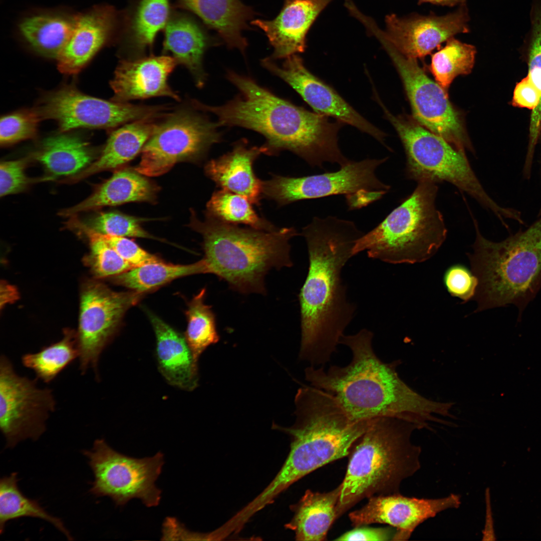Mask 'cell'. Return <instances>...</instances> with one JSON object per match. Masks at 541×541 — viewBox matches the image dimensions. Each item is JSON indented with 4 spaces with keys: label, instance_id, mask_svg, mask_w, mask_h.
<instances>
[{
    "label": "cell",
    "instance_id": "6da1fadb",
    "mask_svg": "<svg viewBox=\"0 0 541 541\" xmlns=\"http://www.w3.org/2000/svg\"><path fill=\"white\" fill-rule=\"evenodd\" d=\"M364 233L354 222L332 216L314 217L302 229L309 266L299 295L300 358L312 366L330 361L354 316L355 306L347 300L341 272Z\"/></svg>",
    "mask_w": 541,
    "mask_h": 541
},
{
    "label": "cell",
    "instance_id": "7a4b0ae2",
    "mask_svg": "<svg viewBox=\"0 0 541 541\" xmlns=\"http://www.w3.org/2000/svg\"><path fill=\"white\" fill-rule=\"evenodd\" d=\"M373 333L363 329L352 335L343 334L339 344L352 352L345 367H307L306 379L310 385L333 396L353 419L380 417L398 418L413 423L419 429L430 422L446 424L441 417H451L452 402L436 401L415 391L399 377L400 360L382 361L372 347Z\"/></svg>",
    "mask_w": 541,
    "mask_h": 541
},
{
    "label": "cell",
    "instance_id": "3957f363",
    "mask_svg": "<svg viewBox=\"0 0 541 541\" xmlns=\"http://www.w3.org/2000/svg\"><path fill=\"white\" fill-rule=\"evenodd\" d=\"M226 77L240 92L233 99L217 106L192 101L195 108L214 114L219 127L253 130L264 137L266 154L289 150L313 167L323 168L325 162L342 167L350 162L338 144L343 123L280 98L249 77L230 70Z\"/></svg>",
    "mask_w": 541,
    "mask_h": 541
},
{
    "label": "cell",
    "instance_id": "277c9868",
    "mask_svg": "<svg viewBox=\"0 0 541 541\" xmlns=\"http://www.w3.org/2000/svg\"><path fill=\"white\" fill-rule=\"evenodd\" d=\"M295 401V424L288 428L274 425L291 437L290 450L276 476L251 501L257 510L308 474L348 456L375 419H352L333 396L311 385L300 388Z\"/></svg>",
    "mask_w": 541,
    "mask_h": 541
},
{
    "label": "cell",
    "instance_id": "5b68a950",
    "mask_svg": "<svg viewBox=\"0 0 541 541\" xmlns=\"http://www.w3.org/2000/svg\"><path fill=\"white\" fill-rule=\"evenodd\" d=\"M191 225L203 237V274L216 276L239 294L266 295L268 272L293 265L290 240L299 234L293 227L263 231L207 214L204 221L193 216Z\"/></svg>",
    "mask_w": 541,
    "mask_h": 541
},
{
    "label": "cell",
    "instance_id": "8992f818",
    "mask_svg": "<svg viewBox=\"0 0 541 541\" xmlns=\"http://www.w3.org/2000/svg\"><path fill=\"white\" fill-rule=\"evenodd\" d=\"M418 429L396 418H375L348 456L337 518L363 499L400 493L401 482L420 468L421 448L411 441Z\"/></svg>",
    "mask_w": 541,
    "mask_h": 541
},
{
    "label": "cell",
    "instance_id": "52a82bcc",
    "mask_svg": "<svg viewBox=\"0 0 541 541\" xmlns=\"http://www.w3.org/2000/svg\"><path fill=\"white\" fill-rule=\"evenodd\" d=\"M474 223L476 238L468 257L478 282L476 312L513 305L520 318L541 288V215L499 242L485 238Z\"/></svg>",
    "mask_w": 541,
    "mask_h": 541
},
{
    "label": "cell",
    "instance_id": "ba28073f",
    "mask_svg": "<svg viewBox=\"0 0 541 541\" xmlns=\"http://www.w3.org/2000/svg\"><path fill=\"white\" fill-rule=\"evenodd\" d=\"M437 183L418 181L411 195L356 241L353 255L366 250L369 257L394 264L420 262L432 256L447 234L435 205Z\"/></svg>",
    "mask_w": 541,
    "mask_h": 541
},
{
    "label": "cell",
    "instance_id": "9c48e42d",
    "mask_svg": "<svg viewBox=\"0 0 541 541\" xmlns=\"http://www.w3.org/2000/svg\"><path fill=\"white\" fill-rule=\"evenodd\" d=\"M378 103L403 145L406 157L405 172L408 179L417 182L428 180L436 183L446 181L451 183L493 212L505 227L508 226L505 219H519V211L500 206L487 194L471 167L465 152L425 129L411 117L392 114L381 100Z\"/></svg>",
    "mask_w": 541,
    "mask_h": 541
},
{
    "label": "cell",
    "instance_id": "30bf717a",
    "mask_svg": "<svg viewBox=\"0 0 541 541\" xmlns=\"http://www.w3.org/2000/svg\"><path fill=\"white\" fill-rule=\"evenodd\" d=\"M351 160L335 172L303 177L273 175L262 181V196L280 206L304 200L345 195L350 209H359L381 198L390 186L378 178L377 168L388 159Z\"/></svg>",
    "mask_w": 541,
    "mask_h": 541
},
{
    "label": "cell",
    "instance_id": "8fae6325",
    "mask_svg": "<svg viewBox=\"0 0 541 541\" xmlns=\"http://www.w3.org/2000/svg\"><path fill=\"white\" fill-rule=\"evenodd\" d=\"M83 454L94 475L90 489L93 494L108 496L118 506L135 498L147 507L159 504L161 490L155 481L164 463L162 453L135 458L114 450L104 439H98L92 448L84 450Z\"/></svg>",
    "mask_w": 541,
    "mask_h": 541
},
{
    "label": "cell",
    "instance_id": "7c38bea8",
    "mask_svg": "<svg viewBox=\"0 0 541 541\" xmlns=\"http://www.w3.org/2000/svg\"><path fill=\"white\" fill-rule=\"evenodd\" d=\"M376 37L401 78L415 120L457 149L473 152L462 114L452 105L447 91L427 76L416 59L401 54L382 35Z\"/></svg>",
    "mask_w": 541,
    "mask_h": 541
},
{
    "label": "cell",
    "instance_id": "4fadbf2b",
    "mask_svg": "<svg viewBox=\"0 0 541 541\" xmlns=\"http://www.w3.org/2000/svg\"><path fill=\"white\" fill-rule=\"evenodd\" d=\"M218 127L217 123L188 110L171 114L156 125L135 170L143 175L157 176L178 162L200 159L221 140Z\"/></svg>",
    "mask_w": 541,
    "mask_h": 541
},
{
    "label": "cell",
    "instance_id": "5bb4252c",
    "mask_svg": "<svg viewBox=\"0 0 541 541\" xmlns=\"http://www.w3.org/2000/svg\"><path fill=\"white\" fill-rule=\"evenodd\" d=\"M37 380L19 375L9 358L1 356L0 429L8 447L38 439L56 409L52 390L39 387Z\"/></svg>",
    "mask_w": 541,
    "mask_h": 541
},
{
    "label": "cell",
    "instance_id": "9a60e30c",
    "mask_svg": "<svg viewBox=\"0 0 541 541\" xmlns=\"http://www.w3.org/2000/svg\"><path fill=\"white\" fill-rule=\"evenodd\" d=\"M142 294L133 291L115 292L95 282L84 285L76 334L82 374L92 369L99 381L100 356L117 334L125 313L139 301Z\"/></svg>",
    "mask_w": 541,
    "mask_h": 541
},
{
    "label": "cell",
    "instance_id": "2e32d148",
    "mask_svg": "<svg viewBox=\"0 0 541 541\" xmlns=\"http://www.w3.org/2000/svg\"><path fill=\"white\" fill-rule=\"evenodd\" d=\"M164 106L136 105L108 101L64 88L48 95L41 116L56 120L62 131L78 128H107L161 115Z\"/></svg>",
    "mask_w": 541,
    "mask_h": 541
},
{
    "label": "cell",
    "instance_id": "e0dca14e",
    "mask_svg": "<svg viewBox=\"0 0 541 541\" xmlns=\"http://www.w3.org/2000/svg\"><path fill=\"white\" fill-rule=\"evenodd\" d=\"M261 64L290 85L315 112L355 127L388 147L385 143L386 134L361 115L332 87L312 74L298 54L286 58L281 67L270 57L262 60Z\"/></svg>",
    "mask_w": 541,
    "mask_h": 541
},
{
    "label": "cell",
    "instance_id": "ac0fdd59",
    "mask_svg": "<svg viewBox=\"0 0 541 541\" xmlns=\"http://www.w3.org/2000/svg\"><path fill=\"white\" fill-rule=\"evenodd\" d=\"M469 14L465 4L444 16L418 14L401 18L386 16L383 37L401 54L411 58L425 57L454 36L469 31Z\"/></svg>",
    "mask_w": 541,
    "mask_h": 541
},
{
    "label": "cell",
    "instance_id": "d6986e66",
    "mask_svg": "<svg viewBox=\"0 0 541 541\" xmlns=\"http://www.w3.org/2000/svg\"><path fill=\"white\" fill-rule=\"evenodd\" d=\"M461 503L455 494L438 498H419L399 493L379 495L368 498L361 508L349 514L352 525L358 527L379 523L396 529L393 540H407L416 528L427 519Z\"/></svg>",
    "mask_w": 541,
    "mask_h": 541
},
{
    "label": "cell",
    "instance_id": "ffe728a7",
    "mask_svg": "<svg viewBox=\"0 0 541 541\" xmlns=\"http://www.w3.org/2000/svg\"><path fill=\"white\" fill-rule=\"evenodd\" d=\"M122 17L112 7L95 6L76 15L70 37L58 57V67L66 74H77L121 30Z\"/></svg>",
    "mask_w": 541,
    "mask_h": 541
},
{
    "label": "cell",
    "instance_id": "44dd1931",
    "mask_svg": "<svg viewBox=\"0 0 541 541\" xmlns=\"http://www.w3.org/2000/svg\"><path fill=\"white\" fill-rule=\"evenodd\" d=\"M177 62L168 56L124 60L118 65L110 85L114 101L127 103L135 99L167 96L176 100L178 95L168 84Z\"/></svg>",
    "mask_w": 541,
    "mask_h": 541
},
{
    "label": "cell",
    "instance_id": "7402d4cb",
    "mask_svg": "<svg viewBox=\"0 0 541 541\" xmlns=\"http://www.w3.org/2000/svg\"><path fill=\"white\" fill-rule=\"evenodd\" d=\"M333 0H285L278 16L273 20H253L251 24L261 29L274 48L270 58H287L303 53L306 36L316 18Z\"/></svg>",
    "mask_w": 541,
    "mask_h": 541
},
{
    "label": "cell",
    "instance_id": "603a6c76",
    "mask_svg": "<svg viewBox=\"0 0 541 541\" xmlns=\"http://www.w3.org/2000/svg\"><path fill=\"white\" fill-rule=\"evenodd\" d=\"M156 338L158 370L170 385L187 391L198 385V361L185 336L156 315L147 311Z\"/></svg>",
    "mask_w": 541,
    "mask_h": 541
},
{
    "label": "cell",
    "instance_id": "cb8c5ba5",
    "mask_svg": "<svg viewBox=\"0 0 541 541\" xmlns=\"http://www.w3.org/2000/svg\"><path fill=\"white\" fill-rule=\"evenodd\" d=\"M266 150L260 147H249L246 140L236 142L232 150L205 166L206 175L221 189L246 197L252 204L259 206L262 197V182L254 173V162Z\"/></svg>",
    "mask_w": 541,
    "mask_h": 541
},
{
    "label": "cell",
    "instance_id": "d4e9b609",
    "mask_svg": "<svg viewBox=\"0 0 541 541\" xmlns=\"http://www.w3.org/2000/svg\"><path fill=\"white\" fill-rule=\"evenodd\" d=\"M158 188L135 170L121 169L95 188L80 203L61 210L60 214L68 217L78 213L96 210L106 206L130 202L153 201Z\"/></svg>",
    "mask_w": 541,
    "mask_h": 541
},
{
    "label": "cell",
    "instance_id": "484cf974",
    "mask_svg": "<svg viewBox=\"0 0 541 541\" xmlns=\"http://www.w3.org/2000/svg\"><path fill=\"white\" fill-rule=\"evenodd\" d=\"M164 29L163 52L171 53L177 64L189 71L197 86L202 87L206 78L203 57L211 40L195 21L182 14L170 17Z\"/></svg>",
    "mask_w": 541,
    "mask_h": 541
},
{
    "label": "cell",
    "instance_id": "4316f807",
    "mask_svg": "<svg viewBox=\"0 0 541 541\" xmlns=\"http://www.w3.org/2000/svg\"><path fill=\"white\" fill-rule=\"evenodd\" d=\"M179 7L198 16L209 27L215 30L229 48H235L244 54L247 46L241 34L248 28L252 19L251 8L240 0H177Z\"/></svg>",
    "mask_w": 541,
    "mask_h": 541
},
{
    "label": "cell",
    "instance_id": "83f0119b",
    "mask_svg": "<svg viewBox=\"0 0 541 541\" xmlns=\"http://www.w3.org/2000/svg\"><path fill=\"white\" fill-rule=\"evenodd\" d=\"M341 484L327 492L308 489L300 500L292 505L294 515L285 525L294 531L295 539L301 541H322L337 518V508Z\"/></svg>",
    "mask_w": 541,
    "mask_h": 541
},
{
    "label": "cell",
    "instance_id": "f1b7e54d",
    "mask_svg": "<svg viewBox=\"0 0 541 541\" xmlns=\"http://www.w3.org/2000/svg\"><path fill=\"white\" fill-rule=\"evenodd\" d=\"M152 119L131 122L110 135L101 155L69 180L77 182L95 173L118 168L133 159L147 142L156 127Z\"/></svg>",
    "mask_w": 541,
    "mask_h": 541
},
{
    "label": "cell",
    "instance_id": "f546056e",
    "mask_svg": "<svg viewBox=\"0 0 541 541\" xmlns=\"http://www.w3.org/2000/svg\"><path fill=\"white\" fill-rule=\"evenodd\" d=\"M76 16L61 10L37 12L20 21L19 32L35 51L57 59L70 37Z\"/></svg>",
    "mask_w": 541,
    "mask_h": 541
},
{
    "label": "cell",
    "instance_id": "4dcf8cb0",
    "mask_svg": "<svg viewBox=\"0 0 541 541\" xmlns=\"http://www.w3.org/2000/svg\"><path fill=\"white\" fill-rule=\"evenodd\" d=\"M169 14V0H138L123 18L121 33L125 49L139 55L151 48L157 33L165 28Z\"/></svg>",
    "mask_w": 541,
    "mask_h": 541
},
{
    "label": "cell",
    "instance_id": "1f68e13d",
    "mask_svg": "<svg viewBox=\"0 0 541 541\" xmlns=\"http://www.w3.org/2000/svg\"><path fill=\"white\" fill-rule=\"evenodd\" d=\"M55 176L75 174L89 166L94 154L89 144L73 135H60L45 139L32 155Z\"/></svg>",
    "mask_w": 541,
    "mask_h": 541
},
{
    "label": "cell",
    "instance_id": "d6a6232c",
    "mask_svg": "<svg viewBox=\"0 0 541 541\" xmlns=\"http://www.w3.org/2000/svg\"><path fill=\"white\" fill-rule=\"evenodd\" d=\"M17 473L13 472L0 480V532L7 522L22 517H33L45 520L55 526L69 540L73 539L62 520L47 512L36 500L25 496L18 486Z\"/></svg>",
    "mask_w": 541,
    "mask_h": 541
},
{
    "label": "cell",
    "instance_id": "836d02e7",
    "mask_svg": "<svg viewBox=\"0 0 541 541\" xmlns=\"http://www.w3.org/2000/svg\"><path fill=\"white\" fill-rule=\"evenodd\" d=\"M198 274H203L200 260L185 265L161 261L133 267L115 276L114 281L132 291L143 294L176 279Z\"/></svg>",
    "mask_w": 541,
    "mask_h": 541
},
{
    "label": "cell",
    "instance_id": "e575fe53",
    "mask_svg": "<svg viewBox=\"0 0 541 541\" xmlns=\"http://www.w3.org/2000/svg\"><path fill=\"white\" fill-rule=\"evenodd\" d=\"M58 342L45 347L37 353L22 357L24 366L33 370L36 378L49 383L79 357L76 335L70 331L64 332Z\"/></svg>",
    "mask_w": 541,
    "mask_h": 541
},
{
    "label": "cell",
    "instance_id": "d590c367",
    "mask_svg": "<svg viewBox=\"0 0 541 541\" xmlns=\"http://www.w3.org/2000/svg\"><path fill=\"white\" fill-rule=\"evenodd\" d=\"M252 204L246 197L221 189L212 194L206 205V214L228 223L243 224L258 230L271 231L279 228L259 216Z\"/></svg>",
    "mask_w": 541,
    "mask_h": 541
},
{
    "label": "cell",
    "instance_id": "8d00e7d4",
    "mask_svg": "<svg viewBox=\"0 0 541 541\" xmlns=\"http://www.w3.org/2000/svg\"><path fill=\"white\" fill-rule=\"evenodd\" d=\"M206 293V289H202L185 311L187 324L184 336L197 361L207 347L219 340L215 314L212 306L205 303Z\"/></svg>",
    "mask_w": 541,
    "mask_h": 541
},
{
    "label": "cell",
    "instance_id": "74e56055",
    "mask_svg": "<svg viewBox=\"0 0 541 541\" xmlns=\"http://www.w3.org/2000/svg\"><path fill=\"white\" fill-rule=\"evenodd\" d=\"M433 54L430 71L437 83L446 91L455 77L469 74L473 67L476 48L452 37Z\"/></svg>",
    "mask_w": 541,
    "mask_h": 541
},
{
    "label": "cell",
    "instance_id": "f35d334b",
    "mask_svg": "<svg viewBox=\"0 0 541 541\" xmlns=\"http://www.w3.org/2000/svg\"><path fill=\"white\" fill-rule=\"evenodd\" d=\"M530 27L525 43L528 61L526 76L539 92L540 100L532 111L528 146L535 147L541 131V0H533L529 12Z\"/></svg>",
    "mask_w": 541,
    "mask_h": 541
},
{
    "label": "cell",
    "instance_id": "ab89813d",
    "mask_svg": "<svg viewBox=\"0 0 541 541\" xmlns=\"http://www.w3.org/2000/svg\"><path fill=\"white\" fill-rule=\"evenodd\" d=\"M71 217L68 222V226L83 232L89 240L90 252L86 261L97 277H115L133 268L100 233L79 220L76 215Z\"/></svg>",
    "mask_w": 541,
    "mask_h": 541
},
{
    "label": "cell",
    "instance_id": "60d3db41",
    "mask_svg": "<svg viewBox=\"0 0 541 541\" xmlns=\"http://www.w3.org/2000/svg\"><path fill=\"white\" fill-rule=\"evenodd\" d=\"M140 218L117 212H101L85 223L95 231L102 234L155 238L141 226Z\"/></svg>",
    "mask_w": 541,
    "mask_h": 541
},
{
    "label": "cell",
    "instance_id": "b9f144b4",
    "mask_svg": "<svg viewBox=\"0 0 541 541\" xmlns=\"http://www.w3.org/2000/svg\"><path fill=\"white\" fill-rule=\"evenodd\" d=\"M40 115L37 112L23 111L2 117L0 122V142L8 145L34 137L37 133Z\"/></svg>",
    "mask_w": 541,
    "mask_h": 541
},
{
    "label": "cell",
    "instance_id": "7bdbcfd3",
    "mask_svg": "<svg viewBox=\"0 0 541 541\" xmlns=\"http://www.w3.org/2000/svg\"><path fill=\"white\" fill-rule=\"evenodd\" d=\"M30 158L4 161L0 165V195L1 197L24 191L30 184L38 181L47 180L28 177L25 170Z\"/></svg>",
    "mask_w": 541,
    "mask_h": 541
},
{
    "label": "cell",
    "instance_id": "ee69618b",
    "mask_svg": "<svg viewBox=\"0 0 541 541\" xmlns=\"http://www.w3.org/2000/svg\"><path fill=\"white\" fill-rule=\"evenodd\" d=\"M444 282L451 296L464 303L474 297L478 283L476 277L461 265H453L446 271Z\"/></svg>",
    "mask_w": 541,
    "mask_h": 541
},
{
    "label": "cell",
    "instance_id": "f6af8a7d",
    "mask_svg": "<svg viewBox=\"0 0 541 541\" xmlns=\"http://www.w3.org/2000/svg\"><path fill=\"white\" fill-rule=\"evenodd\" d=\"M101 234L117 253L133 267L162 261L157 256L142 248L131 239L123 236Z\"/></svg>",
    "mask_w": 541,
    "mask_h": 541
},
{
    "label": "cell",
    "instance_id": "bcb514c9",
    "mask_svg": "<svg viewBox=\"0 0 541 541\" xmlns=\"http://www.w3.org/2000/svg\"><path fill=\"white\" fill-rule=\"evenodd\" d=\"M396 529L391 527H372L367 525L355 527L335 540L386 541L394 539Z\"/></svg>",
    "mask_w": 541,
    "mask_h": 541
},
{
    "label": "cell",
    "instance_id": "7dc6e473",
    "mask_svg": "<svg viewBox=\"0 0 541 541\" xmlns=\"http://www.w3.org/2000/svg\"><path fill=\"white\" fill-rule=\"evenodd\" d=\"M540 100L538 91L527 76L516 84L512 98L514 106L533 111L538 105Z\"/></svg>",
    "mask_w": 541,
    "mask_h": 541
},
{
    "label": "cell",
    "instance_id": "c3c4849f",
    "mask_svg": "<svg viewBox=\"0 0 541 541\" xmlns=\"http://www.w3.org/2000/svg\"><path fill=\"white\" fill-rule=\"evenodd\" d=\"M1 292L4 293V295H2V297H3V299L1 300L2 302L3 303L2 305L13 301L18 297L16 289L5 283L1 285Z\"/></svg>",
    "mask_w": 541,
    "mask_h": 541
},
{
    "label": "cell",
    "instance_id": "681fc988",
    "mask_svg": "<svg viewBox=\"0 0 541 541\" xmlns=\"http://www.w3.org/2000/svg\"><path fill=\"white\" fill-rule=\"evenodd\" d=\"M466 0H418V4H422L424 3H429L433 5L454 7L457 5H462L465 4Z\"/></svg>",
    "mask_w": 541,
    "mask_h": 541
},
{
    "label": "cell",
    "instance_id": "f907efd6",
    "mask_svg": "<svg viewBox=\"0 0 541 541\" xmlns=\"http://www.w3.org/2000/svg\"><path fill=\"white\" fill-rule=\"evenodd\" d=\"M541 215V208H540V210H539V214H538V216H539V215Z\"/></svg>",
    "mask_w": 541,
    "mask_h": 541
}]
</instances>
